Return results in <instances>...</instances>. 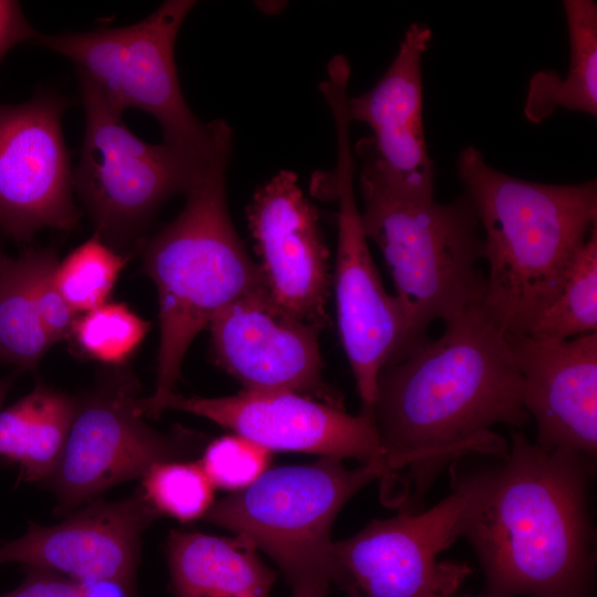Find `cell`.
Masks as SVG:
<instances>
[{
    "instance_id": "4fadbf2b",
    "label": "cell",
    "mask_w": 597,
    "mask_h": 597,
    "mask_svg": "<svg viewBox=\"0 0 597 597\" xmlns=\"http://www.w3.org/2000/svg\"><path fill=\"white\" fill-rule=\"evenodd\" d=\"M67 103L43 92L22 104H0V228L17 241L43 228L77 226L61 125Z\"/></svg>"
},
{
    "instance_id": "3957f363",
    "label": "cell",
    "mask_w": 597,
    "mask_h": 597,
    "mask_svg": "<svg viewBox=\"0 0 597 597\" xmlns=\"http://www.w3.org/2000/svg\"><path fill=\"white\" fill-rule=\"evenodd\" d=\"M457 166L484 231V310L506 334H525L597 226V181L519 179L492 168L473 146L461 150Z\"/></svg>"
},
{
    "instance_id": "d6986e66",
    "label": "cell",
    "mask_w": 597,
    "mask_h": 597,
    "mask_svg": "<svg viewBox=\"0 0 597 597\" xmlns=\"http://www.w3.org/2000/svg\"><path fill=\"white\" fill-rule=\"evenodd\" d=\"M243 538L172 531L167 541L176 597H270L276 574Z\"/></svg>"
},
{
    "instance_id": "ffe728a7",
    "label": "cell",
    "mask_w": 597,
    "mask_h": 597,
    "mask_svg": "<svg viewBox=\"0 0 597 597\" xmlns=\"http://www.w3.org/2000/svg\"><path fill=\"white\" fill-rule=\"evenodd\" d=\"M77 397L42 383L0 411V457L19 464L28 482H48L77 412Z\"/></svg>"
},
{
    "instance_id": "ac0fdd59",
    "label": "cell",
    "mask_w": 597,
    "mask_h": 597,
    "mask_svg": "<svg viewBox=\"0 0 597 597\" xmlns=\"http://www.w3.org/2000/svg\"><path fill=\"white\" fill-rule=\"evenodd\" d=\"M431 39L429 25L411 23L381 78L347 102L350 121L370 127L375 151L389 178L426 200L434 199V169L422 123L421 59Z\"/></svg>"
},
{
    "instance_id": "e575fe53",
    "label": "cell",
    "mask_w": 597,
    "mask_h": 597,
    "mask_svg": "<svg viewBox=\"0 0 597 597\" xmlns=\"http://www.w3.org/2000/svg\"><path fill=\"white\" fill-rule=\"evenodd\" d=\"M426 597H455L453 595H439V594H432V595H429V596H426Z\"/></svg>"
},
{
    "instance_id": "5b68a950",
    "label": "cell",
    "mask_w": 597,
    "mask_h": 597,
    "mask_svg": "<svg viewBox=\"0 0 597 597\" xmlns=\"http://www.w3.org/2000/svg\"><path fill=\"white\" fill-rule=\"evenodd\" d=\"M231 148L211 160L185 195L179 214L143 237L135 248L157 290L160 328L155 391L139 397V406L175 391L189 346L217 313L265 287L228 209L226 174Z\"/></svg>"
},
{
    "instance_id": "7402d4cb",
    "label": "cell",
    "mask_w": 597,
    "mask_h": 597,
    "mask_svg": "<svg viewBox=\"0 0 597 597\" xmlns=\"http://www.w3.org/2000/svg\"><path fill=\"white\" fill-rule=\"evenodd\" d=\"M52 345L35 305L28 250L9 258L0 275V360L32 370Z\"/></svg>"
},
{
    "instance_id": "d4e9b609",
    "label": "cell",
    "mask_w": 597,
    "mask_h": 597,
    "mask_svg": "<svg viewBox=\"0 0 597 597\" xmlns=\"http://www.w3.org/2000/svg\"><path fill=\"white\" fill-rule=\"evenodd\" d=\"M148 329L149 323L126 304L106 302L77 315L70 338L87 358L116 367L136 352Z\"/></svg>"
},
{
    "instance_id": "7a4b0ae2",
    "label": "cell",
    "mask_w": 597,
    "mask_h": 597,
    "mask_svg": "<svg viewBox=\"0 0 597 597\" xmlns=\"http://www.w3.org/2000/svg\"><path fill=\"white\" fill-rule=\"evenodd\" d=\"M504 461L472 472L461 537L483 568L485 597H594L586 455L514 432Z\"/></svg>"
},
{
    "instance_id": "277c9868",
    "label": "cell",
    "mask_w": 597,
    "mask_h": 597,
    "mask_svg": "<svg viewBox=\"0 0 597 597\" xmlns=\"http://www.w3.org/2000/svg\"><path fill=\"white\" fill-rule=\"evenodd\" d=\"M354 154L360 160L363 229L383 253L404 312V333L387 363L396 362L429 338L432 322H451L484 305L481 226L465 192L440 203L401 190L370 136L356 143Z\"/></svg>"
},
{
    "instance_id": "8992f818",
    "label": "cell",
    "mask_w": 597,
    "mask_h": 597,
    "mask_svg": "<svg viewBox=\"0 0 597 597\" xmlns=\"http://www.w3.org/2000/svg\"><path fill=\"white\" fill-rule=\"evenodd\" d=\"M385 474L381 461L346 469L332 457L268 469L247 488L213 502L202 519L269 555L292 590L329 587L337 582L333 523L354 494Z\"/></svg>"
},
{
    "instance_id": "4dcf8cb0",
    "label": "cell",
    "mask_w": 597,
    "mask_h": 597,
    "mask_svg": "<svg viewBox=\"0 0 597 597\" xmlns=\"http://www.w3.org/2000/svg\"><path fill=\"white\" fill-rule=\"evenodd\" d=\"M78 583L82 597H138L137 587L116 579H96Z\"/></svg>"
},
{
    "instance_id": "e0dca14e",
    "label": "cell",
    "mask_w": 597,
    "mask_h": 597,
    "mask_svg": "<svg viewBox=\"0 0 597 597\" xmlns=\"http://www.w3.org/2000/svg\"><path fill=\"white\" fill-rule=\"evenodd\" d=\"M536 421V444L594 458L597 452V333L568 339L506 334Z\"/></svg>"
},
{
    "instance_id": "83f0119b",
    "label": "cell",
    "mask_w": 597,
    "mask_h": 597,
    "mask_svg": "<svg viewBox=\"0 0 597 597\" xmlns=\"http://www.w3.org/2000/svg\"><path fill=\"white\" fill-rule=\"evenodd\" d=\"M57 264L54 249L31 250L33 296L42 326L52 344L70 338L77 317L55 284Z\"/></svg>"
},
{
    "instance_id": "f1b7e54d",
    "label": "cell",
    "mask_w": 597,
    "mask_h": 597,
    "mask_svg": "<svg viewBox=\"0 0 597 597\" xmlns=\"http://www.w3.org/2000/svg\"><path fill=\"white\" fill-rule=\"evenodd\" d=\"M0 597H82L80 583L71 577L38 567H27L24 579Z\"/></svg>"
},
{
    "instance_id": "2e32d148",
    "label": "cell",
    "mask_w": 597,
    "mask_h": 597,
    "mask_svg": "<svg viewBox=\"0 0 597 597\" xmlns=\"http://www.w3.org/2000/svg\"><path fill=\"white\" fill-rule=\"evenodd\" d=\"M160 514L139 489L119 501L95 499L61 523L28 531L0 546V565L19 563L78 582L116 579L136 587L142 536Z\"/></svg>"
},
{
    "instance_id": "7c38bea8",
    "label": "cell",
    "mask_w": 597,
    "mask_h": 597,
    "mask_svg": "<svg viewBox=\"0 0 597 597\" xmlns=\"http://www.w3.org/2000/svg\"><path fill=\"white\" fill-rule=\"evenodd\" d=\"M136 408L151 417L167 409L193 413L270 451L354 458L363 463L381 461L374 417L367 407L354 416L344 406L295 392L243 389L216 398L186 397L174 391L155 404Z\"/></svg>"
},
{
    "instance_id": "5bb4252c",
    "label": "cell",
    "mask_w": 597,
    "mask_h": 597,
    "mask_svg": "<svg viewBox=\"0 0 597 597\" xmlns=\"http://www.w3.org/2000/svg\"><path fill=\"white\" fill-rule=\"evenodd\" d=\"M208 329L213 362L244 389L290 391L343 406L323 378L321 332L279 306L265 287L227 305Z\"/></svg>"
},
{
    "instance_id": "9c48e42d",
    "label": "cell",
    "mask_w": 597,
    "mask_h": 597,
    "mask_svg": "<svg viewBox=\"0 0 597 597\" xmlns=\"http://www.w3.org/2000/svg\"><path fill=\"white\" fill-rule=\"evenodd\" d=\"M102 373L93 388L77 397V412L61 460L48 481L55 514L74 512L107 489L144 474L155 464L202 451V434L176 426L151 428L136 409L137 378L122 366Z\"/></svg>"
},
{
    "instance_id": "836d02e7",
    "label": "cell",
    "mask_w": 597,
    "mask_h": 597,
    "mask_svg": "<svg viewBox=\"0 0 597 597\" xmlns=\"http://www.w3.org/2000/svg\"><path fill=\"white\" fill-rule=\"evenodd\" d=\"M8 256L6 254L2 253V251L0 250V275L2 273V270L8 261Z\"/></svg>"
},
{
    "instance_id": "603a6c76",
    "label": "cell",
    "mask_w": 597,
    "mask_h": 597,
    "mask_svg": "<svg viewBox=\"0 0 597 597\" xmlns=\"http://www.w3.org/2000/svg\"><path fill=\"white\" fill-rule=\"evenodd\" d=\"M597 331V226L574 260L562 287L527 334L568 339Z\"/></svg>"
},
{
    "instance_id": "44dd1931",
    "label": "cell",
    "mask_w": 597,
    "mask_h": 597,
    "mask_svg": "<svg viewBox=\"0 0 597 597\" xmlns=\"http://www.w3.org/2000/svg\"><path fill=\"white\" fill-rule=\"evenodd\" d=\"M563 7L570 46L568 72L564 78L551 70L531 77L524 115L535 124L557 107L597 115V3L565 0Z\"/></svg>"
},
{
    "instance_id": "9a60e30c",
    "label": "cell",
    "mask_w": 597,
    "mask_h": 597,
    "mask_svg": "<svg viewBox=\"0 0 597 597\" xmlns=\"http://www.w3.org/2000/svg\"><path fill=\"white\" fill-rule=\"evenodd\" d=\"M245 213L270 296L320 332L327 328L329 251L317 210L304 196L295 172L280 170L259 187Z\"/></svg>"
},
{
    "instance_id": "8fae6325",
    "label": "cell",
    "mask_w": 597,
    "mask_h": 597,
    "mask_svg": "<svg viewBox=\"0 0 597 597\" xmlns=\"http://www.w3.org/2000/svg\"><path fill=\"white\" fill-rule=\"evenodd\" d=\"M337 157L335 169L315 176L317 193L338 203L337 249L332 286L341 342L356 380L363 407L370 408L377 377L397 349L405 327L401 305L384 287L370 254L354 192L356 169L345 108L333 111Z\"/></svg>"
},
{
    "instance_id": "52a82bcc",
    "label": "cell",
    "mask_w": 597,
    "mask_h": 597,
    "mask_svg": "<svg viewBox=\"0 0 597 597\" xmlns=\"http://www.w3.org/2000/svg\"><path fill=\"white\" fill-rule=\"evenodd\" d=\"M193 0H168L123 28L40 36L34 43L69 60L114 108H137L159 123L164 143L211 155L232 139L223 119L202 123L188 106L175 63L178 32Z\"/></svg>"
},
{
    "instance_id": "cb8c5ba5",
    "label": "cell",
    "mask_w": 597,
    "mask_h": 597,
    "mask_svg": "<svg viewBox=\"0 0 597 597\" xmlns=\"http://www.w3.org/2000/svg\"><path fill=\"white\" fill-rule=\"evenodd\" d=\"M127 261L94 233L59 262L54 281L70 307L85 313L108 302Z\"/></svg>"
},
{
    "instance_id": "f546056e",
    "label": "cell",
    "mask_w": 597,
    "mask_h": 597,
    "mask_svg": "<svg viewBox=\"0 0 597 597\" xmlns=\"http://www.w3.org/2000/svg\"><path fill=\"white\" fill-rule=\"evenodd\" d=\"M40 34L30 25L18 1L0 0V63L18 43L34 42Z\"/></svg>"
},
{
    "instance_id": "6da1fadb",
    "label": "cell",
    "mask_w": 597,
    "mask_h": 597,
    "mask_svg": "<svg viewBox=\"0 0 597 597\" xmlns=\"http://www.w3.org/2000/svg\"><path fill=\"white\" fill-rule=\"evenodd\" d=\"M386 470L389 502L416 506L438 474L458 459L503 457L491 428L523 427L530 416L505 332L483 306L444 323L378 374L370 407Z\"/></svg>"
},
{
    "instance_id": "1f68e13d",
    "label": "cell",
    "mask_w": 597,
    "mask_h": 597,
    "mask_svg": "<svg viewBox=\"0 0 597 597\" xmlns=\"http://www.w3.org/2000/svg\"><path fill=\"white\" fill-rule=\"evenodd\" d=\"M328 586L316 585L292 590L293 597H326Z\"/></svg>"
},
{
    "instance_id": "4316f807",
    "label": "cell",
    "mask_w": 597,
    "mask_h": 597,
    "mask_svg": "<svg viewBox=\"0 0 597 597\" xmlns=\"http://www.w3.org/2000/svg\"><path fill=\"white\" fill-rule=\"evenodd\" d=\"M271 451L238 434L212 440L201 451L199 464L214 488L239 491L268 470Z\"/></svg>"
},
{
    "instance_id": "484cf974",
    "label": "cell",
    "mask_w": 597,
    "mask_h": 597,
    "mask_svg": "<svg viewBox=\"0 0 597 597\" xmlns=\"http://www.w3.org/2000/svg\"><path fill=\"white\" fill-rule=\"evenodd\" d=\"M140 489L159 514L180 522L203 517L213 503L214 486L199 462L157 463L144 474Z\"/></svg>"
},
{
    "instance_id": "d6a6232c",
    "label": "cell",
    "mask_w": 597,
    "mask_h": 597,
    "mask_svg": "<svg viewBox=\"0 0 597 597\" xmlns=\"http://www.w3.org/2000/svg\"><path fill=\"white\" fill-rule=\"evenodd\" d=\"M11 386V379H0V407L7 396V392Z\"/></svg>"
},
{
    "instance_id": "ba28073f",
    "label": "cell",
    "mask_w": 597,
    "mask_h": 597,
    "mask_svg": "<svg viewBox=\"0 0 597 597\" xmlns=\"http://www.w3.org/2000/svg\"><path fill=\"white\" fill-rule=\"evenodd\" d=\"M80 78L85 130L76 189L96 233L126 255L145 237L159 208L176 195H186L226 143L211 155L167 143L149 144L133 134L122 112L111 106Z\"/></svg>"
},
{
    "instance_id": "30bf717a",
    "label": "cell",
    "mask_w": 597,
    "mask_h": 597,
    "mask_svg": "<svg viewBox=\"0 0 597 597\" xmlns=\"http://www.w3.org/2000/svg\"><path fill=\"white\" fill-rule=\"evenodd\" d=\"M473 490L472 473L457 475L452 492L431 509L375 520L333 542L336 586L347 597L453 595L471 569L437 557L461 537Z\"/></svg>"
}]
</instances>
